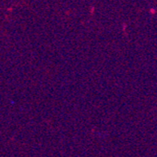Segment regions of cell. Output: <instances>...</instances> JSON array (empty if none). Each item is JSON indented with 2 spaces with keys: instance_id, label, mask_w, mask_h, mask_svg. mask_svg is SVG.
I'll return each mask as SVG.
<instances>
[]
</instances>
